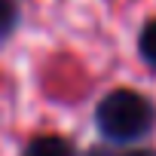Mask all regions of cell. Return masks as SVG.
<instances>
[{"label":"cell","mask_w":156,"mask_h":156,"mask_svg":"<svg viewBox=\"0 0 156 156\" xmlns=\"http://www.w3.org/2000/svg\"><path fill=\"white\" fill-rule=\"evenodd\" d=\"M138 49H141L144 61H150V64L156 67V19L144 25V31H141V40H138Z\"/></svg>","instance_id":"obj_3"},{"label":"cell","mask_w":156,"mask_h":156,"mask_svg":"<svg viewBox=\"0 0 156 156\" xmlns=\"http://www.w3.org/2000/svg\"><path fill=\"white\" fill-rule=\"evenodd\" d=\"M95 122H98V132L110 144H132V141H141L153 129L156 107L141 92L116 89L101 98V104L95 110Z\"/></svg>","instance_id":"obj_1"},{"label":"cell","mask_w":156,"mask_h":156,"mask_svg":"<svg viewBox=\"0 0 156 156\" xmlns=\"http://www.w3.org/2000/svg\"><path fill=\"white\" fill-rule=\"evenodd\" d=\"M116 156H156V150H147V147H132V150H122Z\"/></svg>","instance_id":"obj_5"},{"label":"cell","mask_w":156,"mask_h":156,"mask_svg":"<svg viewBox=\"0 0 156 156\" xmlns=\"http://www.w3.org/2000/svg\"><path fill=\"white\" fill-rule=\"evenodd\" d=\"M89 156H116V153H113V147H95Z\"/></svg>","instance_id":"obj_6"},{"label":"cell","mask_w":156,"mask_h":156,"mask_svg":"<svg viewBox=\"0 0 156 156\" xmlns=\"http://www.w3.org/2000/svg\"><path fill=\"white\" fill-rule=\"evenodd\" d=\"M22 156H76L70 141L58 138V135H43V138H34Z\"/></svg>","instance_id":"obj_2"},{"label":"cell","mask_w":156,"mask_h":156,"mask_svg":"<svg viewBox=\"0 0 156 156\" xmlns=\"http://www.w3.org/2000/svg\"><path fill=\"white\" fill-rule=\"evenodd\" d=\"M16 19H19V9H16V0H0V37L12 31Z\"/></svg>","instance_id":"obj_4"}]
</instances>
